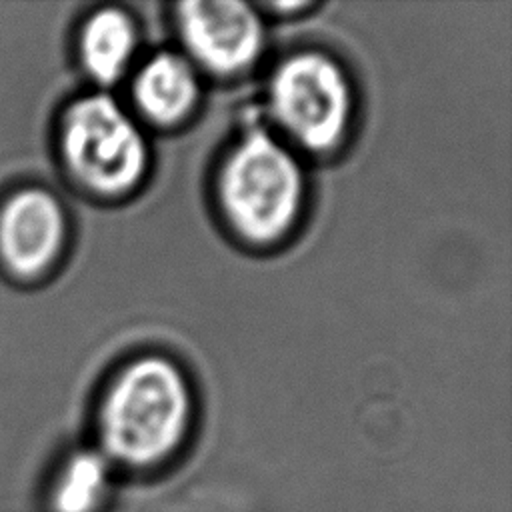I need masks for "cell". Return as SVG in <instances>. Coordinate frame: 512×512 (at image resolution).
I'll use <instances>...</instances> for the list:
<instances>
[{"mask_svg": "<svg viewBox=\"0 0 512 512\" xmlns=\"http://www.w3.org/2000/svg\"><path fill=\"white\" fill-rule=\"evenodd\" d=\"M66 236V210L50 190L26 186L0 202V266L12 278L30 282L48 274Z\"/></svg>", "mask_w": 512, "mask_h": 512, "instance_id": "cell-6", "label": "cell"}, {"mask_svg": "<svg viewBox=\"0 0 512 512\" xmlns=\"http://www.w3.org/2000/svg\"><path fill=\"white\" fill-rule=\"evenodd\" d=\"M138 44L132 16L120 8L94 10L82 24L78 54L88 76L98 84H114L128 68Z\"/></svg>", "mask_w": 512, "mask_h": 512, "instance_id": "cell-8", "label": "cell"}, {"mask_svg": "<svg viewBox=\"0 0 512 512\" xmlns=\"http://www.w3.org/2000/svg\"><path fill=\"white\" fill-rule=\"evenodd\" d=\"M216 190L232 230L248 242L270 244L296 224L306 180L286 144L264 128H252L230 148Z\"/></svg>", "mask_w": 512, "mask_h": 512, "instance_id": "cell-2", "label": "cell"}, {"mask_svg": "<svg viewBox=\"0 0 512 512\" xmlns=\"http://www.w3.org/2000/svg\"><path fill=\"white\" fill-rule=\"evenodd\" d=\"M192 416L190 386L172 360L140 356L104 392L98 430L102 454L128 466H152L182 442Z\"/></svg>", "mask_w": 512, "mask_h": 512, "instance_id": "cell-1", "label": "cell"}, {"mask_svg": "<svg viewBox=\"0 0 512 512\" xmlns=\"http://www.w3.org/2000/svg\"><path fill=\"white\" fill-rule=\"evenodd\" d=\"M176 26L192 64L218 76L250 68L264 46V22L238 0H192L176 6Z\"/></svg>", "mask_w": 512, "mask_h": 512, "instance_id": "cell-5", "label": "cell"}, {"mask_svg": "<svg viewBox=\"0 0 512 512\" xmlns=\"http://www.w3.org/2000/svg\"><path fill=\"white\" fill-rule=\"evenodd\" d=\"M268 102L280 128L316 154L334 150L344 140L354 108L344 68L316 50L294 52L276 66Z\"/></svg>", "mask_w": 512, "mask_h": 512, "instance_id": "cell-4", "label": "cell"}, {"mask_svg": "<svg viewBox=\"0 0 512 512\" xmlns=\"http://www.w3.org/2000/svg\"><path fill=\"white\" fill-rule=\"evenodd\" d=\"M110 486V460L102 452L72 454L52 490L54 512H96Z\"/></svg>", "mask_w": 512, "mask_h": 512, "instance_id": "cell-9", "label": "cell"}, {"mask_svg": "<svg viewBox=\"0 0 512 512\" xmlns=\"http://www.w3.org/2000/svg\"><path fill=\"white\" fill-rule=\"evenodd\" d=\"M132 94L138 110L158 126L186 120L200 100L196 66L182 54L160 52L136 74Z\"/></svg>", "mask_w": 512, "mask_h": 512, "instance_id": "cell-7", "label": "cell"}, {"mask_svg": "<svg viewBox=\"0 0 512 512\" xmlns=\"http://www.w3.org/2000/svg\"><path fill=\"white\" fill-rule=\"evenodd\" d=\"M66 172L84 190L120 196L148 170V142L134 118L108 94H86L62 114L58 134Z\"/></svg>", "mask_w": 512, "mask_h": 512, "instance_id": "cell-3", "label": "cell"}]
</instances>
